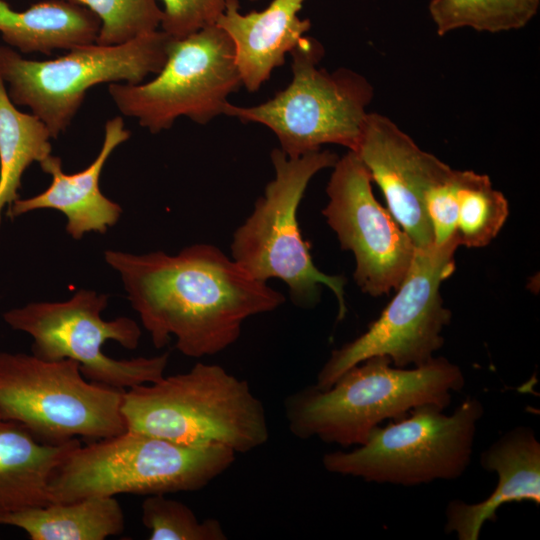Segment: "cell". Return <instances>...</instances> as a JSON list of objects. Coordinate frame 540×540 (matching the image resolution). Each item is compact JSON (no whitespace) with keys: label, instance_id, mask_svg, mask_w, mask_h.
<instances>
[{"label":"cell","instance_id":"cell-1","mask_svg":"<svg viewBox=\"0 0 540 540\" xmlns=\"http://www.w3.org/2000/svg\"><path fill=\"white\" fill-rule=\"evenodd\" d=\"M104 258L119 273L153 345L160 349L174 336L187 357L224 351L239 339L246 319L285 302L281 292L211 244L190 245L174 255L106 250Z\"/></svg>","mask_w":540,"mask_h":540},{"label":"cell","instance_id":"cell-2","mask_svg":"<svg viewBox=\"0 0 540 540\" xmlns=\"http://www.w3.org/2000/svg\"><path fill=\"white\" fill-rule=\"evenodd\" d=\"M464 385L461 369L444 357L399 368L387 356H374L346 370L328 389L312 384L289 395L285 418L299 439L359 446L386 419H399L425 404L445 409L452 392Z\"/></svg>","mask_w":540,"mask_h":540},{"label":"cell","instance_id":"cell-3","mask_svg":"<svg viewBox=\"0 0 540 540\" xmlns=\"http://www.w3.org/2000/svg\"><path fill=\"white\" fill-rule=\"evenodd\" d=\"M126 429L190 447L223 445L246 453L264 445L269 428L263 403L247 381L217 364L124 390Z\"/></svg>","mask_w":540,"mask_h":540},{"label":"cell","instance_id":"cell-4","mask_svg":"<svg viewBox=\"0 0 540 540\" xmlns=\"http://www.w3.org/2000/svg\"><path fill=\"white\" fill-rule=\"evenodd\" d=\"M235 454L223 445L190 447L126 429L74 448L51 479L49 502L197 491L224 473Z\"/></svg>","mask_w":540,"mask_h":540},{"label":"cell","instance_id":"cell-5","mask_svg":"<svg viewBox=\"0 0 540 540\" xmlns=\"http://www.w3.org/2000/svg\"><path fill=\"white\" fill-rule=\"evenodd\" d=\"M270 158L275 176L256 200L251 214L235 230L231 258L257 280H282L289 288L292 302L300 307L314 306L319 301L321 285L328 287L337 298L338 318L342 319L346 314V280L323 273L315 266L297 219L299 204L311 179L321 170L332 168L339 157L320 149L290 158L274 148Z\"/></svg>","mask_w":540,"mask_h":540},{"label":"cell","instance_id":"cell-6","mask_svg":"<svg viewBox=\"0 0 540 540\" xmlns=\"http://www.w3.org/2000/svg\"><path fill=\"white\" fill-rule=\"evenodd\" d=\"M324 47L304 36L290 51L292 79L271 99L249 107L227 102L223 115L266 126L279 149L296 158L336 144L355 151L374 96L369 80L346 67H318Z\"/></svg>","mask_w":540,"mask_h":540},{"label":"cell","instance_id":"cell-7","mask_svg":"<svg viewBox=\"0 0 540 540\" xmlns=\"http://www.w3.org/2000/svg\"><path fill=\"white\" fill-rule=\"evenodd\" d=\"M171 38L158 29L120 45L78 46L50 60L27 59L0 45V77L12 102L28 107L56 139L71 125L92 87L139 84L157 74Z\"/></svg>","mask_w":540,"mask_h":540},{"label":"cell","instance_id":"cell-8","mask_svg":"<svg viewBox=\"0 0 540 540\" xmlns=\"http://www.w3.org/2000/svg\"><path fill=\"white\" fill-rule=\"evenodd\" d=\"M425 404L375 427L364 444L352 451H334L322 458L331 473L367 482L415 486L459 478L470 464L480 400L468 396L450 415Z\"/></svg>","mask_w":540,"mask_h":540},{"label":"cell","instance_id":"cell-9","mask_svg":"<svg viewBox=\"0 0 540 540\" xmlns=\"http://www.w3.org/2000/svg\"><path fill=\"white\" fill-rule=\"evenodd\" d=\"M123 393L87 380L74 360L0 351V411L42 443L91 442L124 432Z\"/></svg>","mask_w":540,"mask_h":540},{"label":"cell","instance_id":"cell-10","mask_svg":"<svg viewBox=\"0 0 540 540\" xmlns=\"http://www.w3.org/2000/svg\"><path fill=\"white\" fill-rule=\"evenodd\" d=\"M108 295L81 289L61 302H31L10 309L3 320L33 339L32 354L45 360L71 359L89 381L126 390L164 376L169 353L153 357L114 359L102 349L108 340L133 350L141 329L129 317L104 320Z\"/></svg>","mask_w":540,"mask_h":540},{"label":"cell","instance_id":"cell-11","mask_svg":"<svg viewBox=\"0 0 540 540\" xmlns=\"http://www.w3.org/2000/svg\"><path fill=\"white\" fill-rule=\"evenodd\" d=\"M241 86L233 43L214 24L171 38L154 77L139 84H108V94L122 116L157 134L180 117L208 124L223 114L228 97Z\"/></svg>","mask_w":540,"mask_h":540},{"label":"cell","instance_id":"cell-12","mask_svg":"<svg viewBox=\"0 0 540 540\" xmlns=\"http://www.w3.org/2000/svg\"><path fill=\"white\" fill-rule=\"evenodd\" d=\"M456 234L442 245L416 248L397 293L367 331L333 350L317 375L322 390L352 366L374 356H387L395 367H418L444 344L442 332L451 312L444 307L440 286L455 270Z\"/></svg>","mask_w":540,"mask_h":540},{"label":"cell","instance_id":"cell-13","mask_svg":"<svg viewBox=\"0 0 540 540\" xmlns=\"http://www.w3.org/2000/svg\"><path fill=\"white\" fill-rule=\"evenodd\" d=\"M332 168L322 214L341 248L354 254L357 285L374 297L396 290L416 247L374 197L371 176L354 151L339 157Z\"/></svg>","mask_w":540,"mask_h":540},{"label":"cell","instance_id":"cell-14","mask_svg":"<svg viewBox=\"0 0 540 540\" xmlns=\"http://www.w3.org/2000/svg\"><path fill=\"white\" fill-rule=\"evenodd\" d=\"M354 152L414 246L425 248L434 244L425 194L452 168L421 149L396 123L379 113H368Z\"/></svg>","mask_w":540,"mask_h":540},{"label":"cell","instance_id":"cell-15","mask_svg":"<svg viewBox=\"0 0 540 540\" xmlns=\"http://www.w3.org/2000/svg\"><path fill=\"white\" fill-rule=\"evenodd\" d=\"M130 136L121 116L107 120L96 158L85 169L72 174L63 171L60 157L49 155L39 164L50 175V185L35 196L19 197L8 207L7 216L13 219L38 209H55L65 215L66 231L73 239L79 240L89 232L105 233L118 222L122 208L101 192L100 177L113 151Z\"/></svg>","mask_w":540,"mask_h":540},{"label":"cell","instance_id":"cell-16","mask_svg":"<svg viewBox=\"0 0 540 540\" xmlns=\"http://www.w3.org/2000/svg\"><path fill=\"white\" fill-rule=\"evenodd\" d=\"M480 464L495 472L498 482L483 501L452 500L445 511V532L459 540H477L483 525L497 520L498 509L510 502L540 504V443L532 428L517 426L504 433L481 454Z\"/></svg>","mask_w":540,"mask_h":540},{"label":"cell","instance_id":"cell-17","mask_svg":"<svg viewBox=\"0 0 540 540\" xmlns=\"http://www.w3.org/2000/svg\"><path fill=\"white\" fill-rule=\"evenodd\" d=\"M304 2L272 0L261 11L243 14L238 0H226L216 25L233 43L242 86L249 92L260 89L310 30V20L298 16Z\"/></svg>","mask_w":540,"mask_h":540},{"label":"cell","instance_id":"cell-18","mask_svg":"<svg viewBox=\"0 0 540 540\" xmlns=\"http://www.w3.org/2000/svg\"><path fill=\"white\" fill-rule=\"evenodd\" d=\"M78 438L59 445L38 441L0 411V516L49 504L51 479Z\"/></svg>","mask_w":540,"mask_h":540},{"label":"cell","instance_id":"cell-19","mask_svg":"<svg viewBox=\"0 0 540 540\" xmlns=\"http://www.w3.org/2000/svg\"><path fill=\"white\" fill-rule=\"evenodd\" d=\"M100 27L93 12L67 0H45L23 11L0 0L1 37L21 53L50 55L95 43Z\"/></svg>","mask_w":540,"mask_h":540},{"label":"cell","instance_id":"cell-20","mask_svg":"<svg viewBox=\"0 0 540 540\" xmlns=\"http://www.w3.org/2000/svg\"><path fill=\"white\" fill-rule=\"evenodd\" d=\"M0 524L22 529L31 540H104L124 531L125 516L116 497H87L8 513Z\"/></svg>","mask_w":540,"mask_h":540},{"label":"cell","instance_id":"cell-21","mask_svg":"<svg viewBox=\"0 0 540 540\" xmlns=\"http://www.w3.org/2000/svg\"><path fill=\"white\" fill-rule=\"evenodd\" d=\"M52 138L41 119L15 107L0 77V224L3 209L19 198L25 170L51 155Z\"/></svg>","mask_w":540,"mask_h":540},{"label":"cell","instance_id":"cell-22","mask_svg":"<svg viewBox=\"0 0 540 540\" xmlns=\"http://www.w3.org/2000/svg\"><path fill=\"white\" fill-rule=\"evenodd\" d=\"M540 0H431L428 11L439 36L461 28L498 33L525 27Z\"/></svg>","mask_w":540,"mask_h":540},{"label":"cell","instance_id":"cell-23","mask_svg":"<svg viewBox=\"0 0 540 540\" xmlns=\"http://www.w3.org/2000/svg\"><path fill=\"white\" fill-rule=\"evenodd\" d=\"M459 245L479 248L488 245L503 227L509 206L505 196L494 189L488 175L472 170H456Z\"/></svg>","mask_w":540,"mask_h":540},{"label":"cell","instance_id":"cell-24","mask_svg":"<svg viewBox=\"0 0 540 540\" xmlns=\"http://www.w3.org/2000/svg\"><path fill=\"white\" fill-rule=\"evenodd\" d=\"M93 12L101 27L100 45H120L160 29L162 8L157 0H67Z\"/></svg>","mask_w":540,"mask_h":540},{"label":"cell","instance_id":"cell-25","mask_svg":"<svg viewBox=\"0 0 540 540\" xmlns=\"http://www.w3.org/2000/svg\"><path fill=\"white\" fill-rule=\"evenodd\" d=\"M143 525L150 540H226L222 524L214 519L199 520L184 503L165 494L149 495L141 506Z\"/></svg>","mask_w":540,"mask_h":540},{"label":"cell","instance_id":"cell-26","mask_svg":"<svg viewBox=\"0 0 540 540\" xmlns=\"http://www.w3.org/2000/svg\"><path fill=\"white\" fill-rule=\"evenodd\" d=\"M163 4L160 29L172 38L186 37L216 24L226 0H160Z\"/></svg>","mask_w":540,"mask_h":540},{"label":"cell","instance_id":"cell-27","mask_svg":"<svg viewBox=\"0 0 540 540\" xmlns=\"http://www.w3.org/2000/svg\"><path fill=\"white\" fill-rule=\"evenodd\" d=\"M425 208L433 231L434 244L442 245L456 233L458 187L456 170L433 184L425 194Z\"/></svg>","mask_w":540,"mask_h":540},{"label":"cell","instance_id":"cell-28","mask_svg":"<svg viewBox=\"0 0 540 540\" xmlns=\"http://www.w3.org/2000/svg\"><path fill=\"white\" fill-rule=\"evenodd\" d=\"M250 1H258V0H250Z\"/></svg>","mask_w":540,"mask_h":540}]
</instances>
